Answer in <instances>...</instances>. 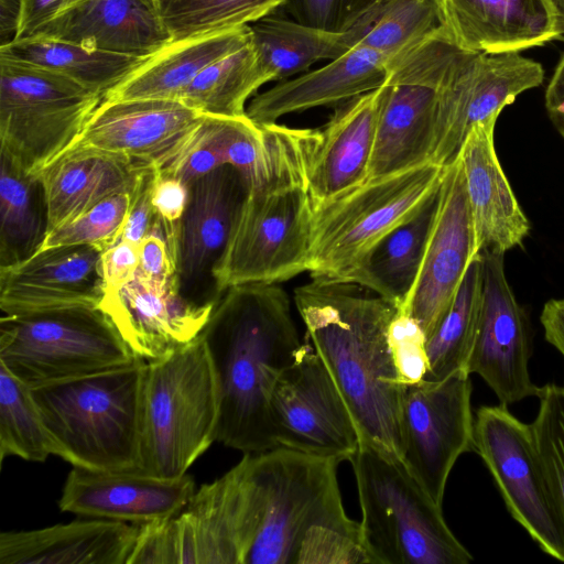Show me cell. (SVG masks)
Wrapping results in <instances>:
<instances>
[{
  "label": "cell",
  "mask_w": 564,
  "mask_h": 564,
  "mask_svg": "<svg viewBox=\"0 0 564 564\" xmlns=\"http://www.w3.org/2000/svg\"><path fill=\"white\" fill-rule=\"evenodd\" d=\"M294 302L361 444L402 460L404 384L389 339L399 306L356 283L324 278L297 286Z\"/></svg>",
  "instance_id": "6da1fadb"
},
{
  "label": "cell",
  "mask_w": 564,
  "mask_h": 564,
  "mask_svg": "<svg viewBox=\"0 0 564 564\" xmlns=\"http://www.w3.org/2000/svg\"><path fill=\"white\" fill-rule=\"evenodd\" d=\"M200 335L218 386L216 441L243 454L278 447L270 400L303 345L285 290L262 282L226 289Z\"/></svg>",
  "instance_id": "7a4b0ae2"
},
{
  "label": "cell",
  "mask_w": 564,
  "mask_h": 564,
  "mask_svg": "<svg viewBox=\"0 0 564 564\" xmlns=\"http://www.w3.org/2000/svg\"><path fill=\"white\" fill-rule=\"evenodd\" d=\"M245 457L253 530L243 564H370L343 506L341 460L281 446Z\"/></svg>",
  "instance_id": "3957f363"
},
{
  "label": "cell",
  "mask_w": 564,
  "mask_h": 564,
  "mask_svg": "<svg viewBox=\"0 0 564 564\" xmlns=\"http://www.w3.org/2000/svg\"><path fill=\"white\" fill-rule=\"evenodd\" d=\"M263 152L215 271L220 294L234 285L280 283L308 271L314 202L308 161L316 129L259 126Z\"/></svg>",
  "instance_id": "277c9868"
},
{
  "label": "cell",
  "mask_w": 564,
  "mask_h": 564,
  "mask_svg": "<svg viewBox=\"0 0 564 564\" xmlns=\"http://www.w3.org/2000/svg\"><path fill=\"white\" fill-rule=\"evenodd\" d=\"M147 360L32 389L45 425L72 466L130 470L141 465Z\"/></svg>",
  "instance_id": "5b68a950"
},
{
  "label": "cell",
  "mask_w": 564,
  "mask_h": 564,
  "mask_svg": "<svg viewBox=\"0 0 564 564\" xmlns=\"http://www.w3.org/2000/svg\"><path fill=\"white\" fill-rule=\"evenodd\" d=\"M219 393L202 335L147 361L142 387L141 465L163 478L186 475L217 438Z\"/></svg>",
  "instance_id": "8992f818"
},
{
  "label": "cell",
  "mask_w": 564,
  "mask_h": 564,
  "mask_svg": "<svg viewBox=\"0 0 564 564\" xmlns=\"http://www.w3.org/2000/svg\"><path fill=\"white\" fill-rule=\"evenodd\" d=\"M370 564H468L474 557L401 459L360 445L349 458Z\"/></svg>",
  "instance_id": "52a82bcc"
},
{
  "label": "cell",
  "mask_w": 564,
  "mask_h": 564,
  "mask_svg": "<svg viewBox=\"0 0 564 564\" xmlns=\"http://www.w3.org/2000/svg\"><path fill=\"white\" fill-rule=\"evenodd\" d=\"M102 100L61 73L0 55V153L36 174L74 144Z\"/></svg>",
  "instance_id": "ba28073f"
},
{
  "label": "cell",
  "mask_w": 564,
  "mask_h": 564,
  "mask_svg": "<svg viewBox=\"0 0 564 564\" xmlns=\"http://www.w3.org/2000/svg\"><path fill=\"white\" fill-rule=\"evenodd\" d=\"M135 358L99 307L2 315L0 321V364L30 388L108 370Z\"/></svg>",
  "instance_id": "9c48e42d"
},
{
  "label": "cell",
  "mask_w": 564,
  "mask_h": 564,
  "mask_svg": "<svg viewBox=\"0 0 564 564\" xmlns=\"http://www.w3.org/2000/svg\"><path fill=\"white\" fill-rule=\"evenodd\" d=\"M445 166L426 162L372 180L315 206L308 273L339 280L437 189Z\"/></svg>",
  "instance_id": "30bf717a"
},
{
  "label": "cell",
  "mask_w": 564,
  "mask_h": 564,
  "mask_svg": "<svg viewBox=\"0 0 564 564\" xmlns=\"http://www.w3.org/2000/svg\"><path fill=\"white\" fill-rule=\"evenodd\" d=\"M253 530L243 455L176 516L141 524L129 564H243Z\"/></svg>",
  "instance_id": "8fae6325"
},
{
  "label": "cell",
  "mask_w": 564,
  "mask_h": 564,
  "mask_svg": "<svg viewBox=\"0 0 564 564\" xmlns=\"http://www.w3.org/2000/svg\"><path fill=\"white\" fill-rule=\"evenodd\" d=\"M481 457L511 517L549 556L564 562V519L543 468L531 424L507 405H482L474 417Z\"/></svg>",
  "instance_id": "7c38bea8"
},
{
  "label": "cell",
  "mask_w": 564,
  "mask_h": 564,
  "mask_svg": "<svg viewBox=\"0 0 564 564\" xmlns=\"http://www.w3.org/2000/svg\"><path fill=\"white\" fill-rule=\"evenodd\" d=\"M543 80L542 65L520 52L482 54L457 46L437 82L430 161L441 166L453 163L475 124L497 120L506 106Z\"/></svg>",
  "instance_id": "4fadbf2b"
},
{
  "label": "cell",
  "mask_w": 564,
  "mask_h": 564,
  "mask_svg": "<svg viewBox=\"0 0 564 564\" xmlns=\"http://www.w3.org/2000/svg\"><path fill=\"white\" fill-rule=\"evenodd\" d=\"M270 417L278 447L343 462L361 445L336 382L307 344L279 377L270 400Z\"/></svg>",
  "instance_id": "5bb4252c"
},
{
  "label": "cell",
  "mask_w": 564,
  "mask_h": 564,
  "mask_svg": "<svg viewBox=\"0 0 564 564\" xmlns=\"http://www.w3.org/2000/svg\"><path fill=\"white\" fill-rule=\"evenodd\" d=\"M471 391L470 375L465 370L440 381L404 386L402 462L440 506L457 458L474 451Z\"/></svg>",
  "instance_id": "9a60e30c"
},
{
  "label": "cell",
  "mask_w": 564,
  "mask_h": 564,
  "mask_svg": "<svg viewBox=\"0 0 564 564\" xmlns=\"http://www.w3.org/2000/svg\"><path fill=\"white\" fill-rule=\"evenodd\" d=\"M479 254L481 307L466 370L480 376L500 404L538 398L541 387L532 382L529 371L533 350L530 319L507 280L505 254L488 250Z\"/></svg>",
  "instance_id": "2e32d148"
},
{
  "label": "cell",
  "mask_w": 564,
  "mask_h": 564,
  "mask_svg": "<svg viewBox=\"0 0 564 564\" xmlns=\"http://www.w3.org/2000/svg\"><path fill=\"white\" fill-rule=\"evenodd\" d=\"M455 46L454 42L433 46L422 68L401 63L389 66L366 180L431 162L438 102L437 82Z\"/></svg>",
  "instance_id": "e0dca14e"
},
{
  "label": "cell",
  "mask_w": 564,
  "mask_h": 564,
  "mask_svg": "<svg viewBox=\"0 0 564 564\" xmlns=\"http://www.w3.org/2000/svg\"><path fill=\"white\" fill-rule=\"evenodd\" d=\"M177 249L174 285L196 306H214L221 296L215 271L247 193L239 170L224 164L188 185Z\"/></svg>",
  "instance_id": "ac0fdd59"
},
{
  "label": "cell",
  "mask_w": 564,
  "mask_h": 564,
  "mask_svg": "<svg viewBox=\"0 0 564 564\" xmlns=\"http://www.w3.org/2000/svg\"><path fill=\"white\" fill-rule=\"evenodd\" d=\"M477 254L463 165L457 156L444 169L438 208L421 270L401 310L416 321L425 338L448 311Z\"/></svg>",
  "instance_id": "d6986e66"
},
{
  "label": "cell",
  "mask_w": 564,
  "mask_h": 564,
  "mask_svg": "<svg viewBox=\"0 0 564 564\" xmlns=\"http://www.w3.org/2000/svg\"><path fill=\"white\" fill-rule=\"evenodd\" d=\"M188 475L163 478L143 471L95 470L73 466L59 509L88 518L147 524L178 514L195 494Z\"/></svg>",
  "instance_id": "ffe728a7"
},
{
  "label": "cell",
  "mask_w": 564,
  "mask_h": 564,
  "mask_svg": "<svg viewBox=\"0 0 564 564\" xmlns=\"http://www.w3.org/2000/svg\"><path fill=\"white\" fill-rule=\"evenodd\" d=\"M101 252L89 245L53 247L0 269L2 315L98 307L105 293Z\"/></svg>",
  "instance_id": "44dd1931"
},
{
  "label": "cell",
  "mask_w": 564,
  "mask_h": 564,
  "mask_svg": "<svg viewBox=\"0 0 564 564\" xmlns=\"http://www.w3.org/2000/svg\"><path fill=\"white\" fill-rule=\"evenodd\" d=\"M202 117L178 100H102L69 149L117 153L160 167Z\"/></svg>",
  "instance_id": "7402d4cb"
},
{
  "label": "cell",
  "mask_w": 564,
  "mask_h": 564,
  "mask_svg": "<svg viewBox=\"0 0 564 564\" xmlns=\"http://www.w3.org/2000/svg\"><path fill=\"white\" fill-rule=\"evenodd\" d=\"M98 307L108 315L132 352L150 361L196 339L215 305H193L180 295L174 283L158 288L137 273L120 291L104 294Z\"/></svg>",
  "instance_id": "603a6c76"
},
{
  "label": "cell",
  "mask_w": 564,
  "mask_h": 564,
  "mask_svg": "<svg viewBox=\"0 0 564 564\" xmlns=\"http://www.w3.org/2000/svg\"><path fill=\"white\" fill-rule=\"evenodd\" d=\"M497 120L475 124L468 132L460 159L471 213L476 252L505 254L522 245L530 232L523 213L495 149Z\"/></svg>",
  "instance_id": "cb8c5ba5"
},
{
  "label": "cell",
  "mask_w": 564,
  "mask_h": 564,
  "mask_svg": "<svg viewBox=\"0 0 564 564\" xmlns=\"http://www.w3.org/2000/svg\"><path fill=\"white\" fill-rule=\"evenodd\" d=\"M441 25L462 48L501 54L558 37L550 0H437Z\"/></svg>",
  "instance_id": "d4e9b609"
},
{
  "label": "cell",
  "mask_w": 564,
  "mask_h": 564,
  "mask_svg": "<svg viewBox=\"0 0 564 564\" xmlns=\"http://www.w3.org/2000/svg\"><path fill=\"white\" fill-rule=\"evenodd\" d=\"M32 36L137 57H149L172 42L158 0H82Z\"/></svg>",
  "instance_id": "484cf974"
},
{
  "label": "cell",
  "mask_w": 564,
  "mask_h": 564,
  "mask_svg": "<svg viewBox=\"0 0 564 564\" xmlns=\"http://www.w3.org/2000/svg\"><path fill=\"white\" fill-rule=\"evenodd\" d=\"M389 76V59L364 46H354L313 70L256 94L246 115L257 126L278 122L286 115L339 105L381 87Z\"/></svg>",
  "instance_id": "4316f807"
},
{
  "label": "cell",
  "mask_w": 564,
  "mask_h": 564,
  "mask_svg": "<svg viewBox=\"0 0 564 564\" xmlns=\"http://www.w3.org/2000/svg\"><path fill=\"white\" fill-rule=\"evenodd\" d=\"M382 86L338 105L316 137L308 161L314 207L366 181L372 159Z\"/></svg>",
  "instance_id": "83f0119b"
},
{
  "label": "cell",
  "mask_w": 564,
  "mask_h": 564,
  "mask_svg": "<svg viewBox=\"0 0 564 564\" xmlns=\"http://www.w3.org/2000/svg\"><path fill=\"white\" fill-rule=\"evenodd\" d=\"M140 524L97 519L0 534V564H128Z\"/></svg>",
  "instance_id": "f1b7e54d"
},
{
  "label": "cell",
  "mask_w": 564,
  "mask_h": 564,
  "mask_svg": "<svg viewBox=\"0 0 564 564\" xmlns=\"http://www.w3.org/2000/svg\"><path fill=\"white\" fill-rule=\"evenodd\" d=\"M147 164L94 149L64 152L36 173L45 193L47 234L106 198L131 193Z\"/></svg>",
  "instance_id": "f546056e"
},
{
  "label": "cell",
  "mask_w": 564,
  "mask_h": 564,
  "mask_svg": "<svg viewBox=\"0 0 564 564\" xmlns=\"http://www.w3.org/2000/svg\"><path fill=\"white\" fill-rule=\"evenodd\" d=\"M438 203L440 186L410 218L379 239L338 281L367 288L401 311L417 280Z\"/></svg>",
  "instance_id": "4dcf8cb0"
},
{
  "label": "cell",
  "mask_w": 564,
  "mask_h": 564,
  "mask_svg": "<svg viewBox=\"0 0 564 564\" xmlns=\"http://www.w3.org/2000/svg\"><path fill=\"white\" fill-rule=\"evenodd\" d=\"M250 40L249 25L192 40L171 42L149 56L104 100H178L208 65L235 52Z\"/></svg>",
  "instance_id": "1f68e13d"
},
{
  "label": "cell",
  "mask_w": 564,
  "mask_h": 564,
  "mask_svg": "<svg viewBox=\"0 0 564 564\" xmlns=\"http://www.w3.org/2000/svg\"><path fill=\"white\" fill-rule=\"evenodd\" d=\"M441 26L437 0H362L345 15L337 30L348 48H370L390 63Z\"/></svg>",
  "instance_id": "d6a6232c"
},
{
  "label": "cell",
  "mask_w": 564,
  "mask_h": 564,
  "mask_svg": "<svg viewBox=\"0 0 564 564\" xmlns=\"http://www.w3.org/2000/svg\"><path fill=\"white\" fill-rule=\"evenodd\" d=\"M250 42L270 82L300 75L319 61H330L349 48L338 30L272 14L249 24Z\"/></svg>",
  "instance_id": "836d02e7"
},
{
  "label": "cell",
  "mask_w": 564,
  "mask_h": 564,
  "mask_svg": "<svg viewBox=\"0 0 564 564\" xmlns=\"http://www.w3.org/2000/svg\"><path fill=\"white\" fill-rule=\"evenodd\" d=\"M0 269L25 261L47 235V206L40 177L1 153Z\"/></svg>",
  "instance_id": "e575fe53"
},
{
  "label": "cell",
  "mask_w": 564,
  "mask_h": 564,
  "mask_svg": "<svg viewBox=\"0 0 564 564\" xmlns=\"http://www.w3.org/2000/svg\"><path fill=\"white\" fill-rule=\"evenodd\" d=\"M0 55L61 73L102 97L148 58L42 36L13 41L0 47Z\"/></svg>",
  "instance_id": "d590c367"
},
{
  "label": "cell",
  "mask_w": 564,
  "mask_h": 564,
  "mask_svg": "<svg viewBox=\"0 0 564 564\" xmlns=\"http://www.w3.org/2000/svg\"><path fill=\"white\" fill-rule=\"evenodd\" d=\"M482 264L478 253L469 263L446 314L425 341L427 370L423 380L440 381L466 370L481 307Z\"/></svg>",
  "instance_id": "8d00e7d4"
},
{
  "label": "cell",
  "mask_w": 564,
  "mask_h": 564,
  "mask_svg": "<svg viewBox=\"0 0 564 564\" xmlns=\"http://www.w3.org/2000/svg\"><path fill=\"white\" fill-rule=\"evenodd\" d=\"M270 83L249 40L235 52L208 65L193 80L181 101L203 113L246 117L247 101Z\"/></svg>",
  "instance_id": "74e56055"
},
{
  "label": "cell",
  "mask_w": 564,
  "mask_h": 564,
  "mask_svg": "<svg viewBox=\"0 0 564 564\" xmlns=\"http://www.w3.org/2000/svg\"><path fill=\"white\" fill-rule=\"evenodd\" d=\"M62 449L44 423L32 389L0 364V458L44 462Z\"/></svg>",
  "instance_id": "f35d334b"
},
{
  "label": "cell",
  "mask_w": 564,
  "mask_h": 564,
  "mask_svg": "<svg viewBox=\"0 0 564 564\" xmlns=\"http://www.w3.org/2000/svg\"><path fill=\"white\" fill-rule=\"evenodd\" d=\"M290 0H158L172 42L240 29L272 14Z\"/></svg>",
  "instance_id": "ab89813d"
},
{
  "label": "cell",
  "mask_w": 564,
  "mask_h": 564,
  "mask_svg": "<svg viewBox=\"0 0 564 564\" xmlns=\"http://www.w3.org/2000/svg\"><path fill=\"white\" fill-rule=\"evenodd\" d=\"M236 118L203 115L183 144L158 171L189 185L227 163V145Z\"/></svg>",
  "instance_id": "60d3db41"
},
{
  "label": "cell",
  "mask_w": 564,
  "mask_h": 564,
  "mask_svg": "<svg viewBox=\"0 0 564 564\" xmlns=\"http://www.w3.org/2000/svg\"><path fill=\"white\" fill-rule=\"evenodd\" d=\"M129 207L130 193H119L106 198L47 234L40 250L61 246L89 245L104 251L119 240Z\"/></svg>",
  "instance_id": "b9f144b4"
},
{
  "label": "cell",
  "mask_w": 564,
  "mask_h": 564,
  "mask_svg": "<svg viewBox=\"0 0 564 564\" xmlns=\"http://www.w3.org/2000/svg\"><path fill=\"white\" fill-rule=\"evenodd\" d=\"M540 406L531 423L535 445L564 519V386L541 387Z\"/></svg>",
  "instance_id": "7bdbcfd3"
},
{
  "label": "cell",
  "mask_w": 564,
  "mask_h": 564,
  "mask_svg": "<svg viewBox=\"0 0 564 564\" xmlns=\"http://www.w3.org/2000/svg\"><path fill=\"white\" fill-rule=\"evenodd\" d=\"M189 198V187L181 180L162 174L153 188L154 224L166 241L170 256L176 270L181 224Z\"/></svg>",
  "instance_id": "ee69618b"
},
{
  "label": "cell",
  "mask_w": 564,
  "mask_h": 564,
  "mask_svg": "<svg viewBox=\"0 0 564 564\" xmlns=\"http://www.w3.org/2000/svg\"><path fill=\"white\" fill-rule=\"evenodd\" d=\"M389 339L402 383L423 380L427 370L426 338L416 321L400 311L390 326Z\"/></svg>",
  "instance_id": "f6af8a7d"
},
{
  "label": "cell",
  "mask_w": 564,
  "mask_h": 564,
  "mask_svg": "<svg viewBox=\"0 0 564 564\" xmlns=\"http://www.w3.org/2000/svg\"><path fill=\"white\" fill-rule=\"evenodd\" d=\"M156 177L158 167L153 164H147L139 174L130 193L129 213L119 240L139 245L151 231L155 218L152 196Z\"/></svg>",
  "instance_id": "bcb514c9"
},
{
  "label": "cell",
  "mask_w": 564,
  "mask_h": 564,
  "mask_svg": "<svg viewBox=\"0 0 564 564\" xmlns=\"http://www.w3.org/2000/svg\"><path fill=\"white\" fill-rule=\"evenodd\" d=\"M138 275L148 283L166 288L174 283L175 267L163 236L156 227L139 243Z\"/></svg>",
  "instance_id": "7dc6e473"
},
{
  "label": "cell",
  "mask_w": 564,
  "mask_h": 564,
  "mask_svg": "<svg viewBox=\"0 0 564 564\" xmlns=\"http://www.w3.org/2000/svg\"><path fill=\"white\" fill-rule=\"evenodd\" d=\"M139 245L119 240L101 252L100 270L104 294L120 291L137 275L139 269Z\"/></svg>",
  "instance_id": "c3c4849f"
},
{
  "label": "cell",
  "mask_w": 564,
  "mask_h": 564,
  "mask_svg": "<svg viewBox=\"0 0 564 564\" xmlns=\"http://www.w3.org/2000/svg\"><path fill=\"white\" fill-rule=\"evenodd\" d=\"M356 3V0H290L286 6L299 21L337 30Z\"/></svg>",
  "instance_id": "681fc988"
},
{
  "label": "cell",
  "mask_w": 564,
  "mask_h": 564,
  "mask_svg": "<svg viewBox=\"0 0 564 564\" xmlns=\"http://www.w3.org/2000/svg\"><path fill=\"white\" fill-rule=\"evenodd\" d=\"M21 15L15 40L31 37L44 24L82 0H20Z\"/></svg>",
  "instance_id": "f907efd6"
},
{
  "label": "cell",
  "mask_w": 564,
  "mask_h": 564,
  "mask_svg": "<svg viewBox=\"0 0 564 564\" xmlns=\"http://www.w3.org/2000/svg\"><path fill=\"white\" fill-rule=\"evenodd\" d=\"M544 105L552 124L564 139V54L547 84Z\"/></svg>",
  "instance_id": "816d5d0a"
},
{
  "label": "cell",
  "mask_w": 564,
  "mask_h": 564,
  "mask_svg": "<svg viewBox=\"0 0 564 564\" xmlns=\"http://www.w3.org/2000/svg\"><path fill=\"white\" fill-rule=\"evenodd\" d=\"M540 321L545 340L564 357V297L545 302Z\"/></svg>",
  "instance_id": "f5cc1de1"
},
{
  "label": "cell",
  "mask_w": 564,
  "mask_h": 564,
  "mask_svg": "<svg viewBox=\"0 0 564 564\" xmlns=\"http://www.w3.org/2000/svg\"><path fill=\"white\" fill-rule=\"evenodd\" d=\"M20 15V0H0V47L15 40Z\"/></svg>",
  "instance_id": "db71d44e"
},
{
  "label": "cell",
  "mask_w": 564,
  "mask_h": 564,
  "mask_svg": "<svg viewBox=\"0 0 564 564\" xmlns=\"http://www.w3.org/2000/svg\"><path fill=\"white\" fill-rule=\"evenodd\" d=\"M557 14V29L560 34H564V0H550Z\"/></svg>",
  "instance_id": "11a10c76"
}]
</instances>
